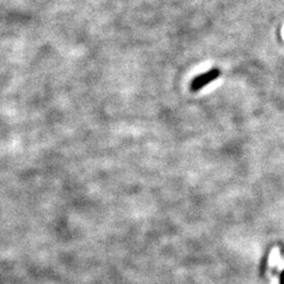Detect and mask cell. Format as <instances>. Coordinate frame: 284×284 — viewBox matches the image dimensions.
<instances>
[{"label":"cell","mask_w":284,"mask_h":284,"mask_svg":"<svg viewBox=\"0 0 284 284\" xmlns=\"http://www.w3.org/2000/svg\"><path fill=\"white\" fill-rule=\"evenodd\" d=\"M220 71L218 69H213L206 73L201 74L200 76H197L195 79L192 81L191 84V89L193 92H197L199 89L204 87L205 85H210L212 81L216 80L219 77Z\"/></svg>","instance_id":"obj_1"}]
</instances>
